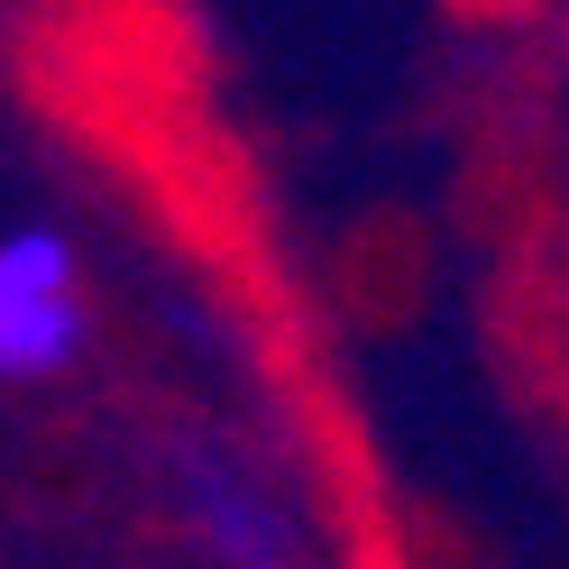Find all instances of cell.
Listing matches in <instances>:
<instances>
[{
    "instance_id": "2",
    "label": "cell",
    "mask_w": 569,
    "mask_h": 569,
    "mask_svg": "<svg viewBox=\"0 0 569 569\" xmlns=\"http://www.w3.org/2000/svg\"><path fill=\"white\" fill-rule=\"evenodd\" d=\"M166 506H174V523L202 542V560H221V569H312L303 515L284 506L248 459L211 450V441H202V450H174Z\"/></svg>"
},
{
    "instance_id": "1",
    "label": "cell",
    "mask_w": 569,
    "mask_h": 569,
    "mask_svg": "<svg viewBox=\"0 0 569 569\" xmlns=\"http://www.w3.org/2000/svg\"><path fill=\"white\" fill-rule=\"evenodd\" d=\"M92 349L83 248L56 221L0 230V386H56Z\"/></svg>"
}]
</instances>
